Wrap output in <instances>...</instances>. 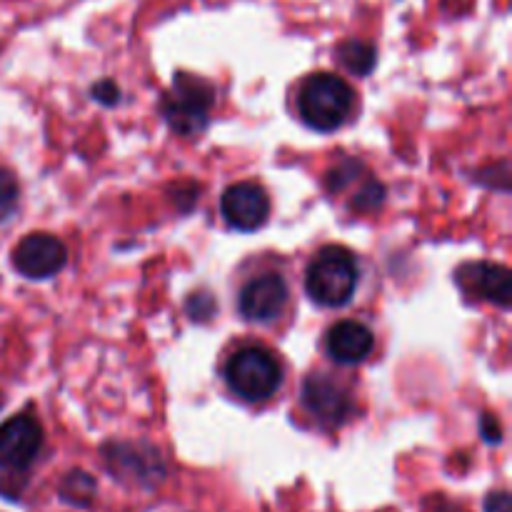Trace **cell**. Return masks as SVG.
Wrapping results in <instances>:
<instances>
[{
	"label": "cell",
	"instance_id": "6da1fadb",
	"mask_svg": "<svg viewBox=\"0 0 512 512\" xmlns=\"http://www.w3.org/2000/svg\"><path fill=\"white\" fill-rule=\"evenodd\" d=\"M360 270L353 253L340 245L323 248L305 275V293L323 308H343L353 300Z\"/></svg>",
	"mask_w": 512,
	"mask_h": 512
},
{
	"label": "cell",
	"instance_id": "7a4b0ae2",
	"mask_svg": "<svg viewBox=\"0 0 512 512\" xmlns=\"http://www.w3.org/2000/svg\"><path fill=\"white\" fill-rule=\"evenodd\" d=\"M355 93L340 75L318 73L308 78L298 95V110L305 125H310L318 133H333L353 110Z\"/></svg>",
	"mask_w": 512,
	"mask_h": 512
},
{
	"label": "cell",
	"instance_id": "3957f363",
	"mask_svg": "<svg viewBox=\"0 0 512 512\" xmlns=\"http://www.w3.org/2000/svg\"><path fill=\"white\" fill-rule=\"evenodd\" d=\"M213 88L198 75L178 73L163 100V115L170 128L183 138H195L208 128L213 108Z\"/></svg>",
	"mask_w": 512,
	"mask_h": 512
},
{
	"label": "cell",
	"instance_id": "277c9868",
	"mask_svg": "<svg viewBox=\"0 0 512 512\" xmlns=\"http://www.w3.org/2000/svg\"><path fill=\"white\" fill-rule=\"evenodd\" d=\"M228 388L245 403H263L280 388L283 370L265 348H245L230 358L225 368Z\"/></svg>",
	"mask_w": 512,
	"mask_h": 512
},
{
	"label": "cell",
	"instance_id": "5b68a950",
	"mask_svg": "<svg viewBox=\"0 0 512 512\" xmlns=\"http://www.w3.org/2000/svg\"><path fill=\"white\" fill-rule=\"evenodd\" d=\"M68 263V250L63 240L50 233L25 235L13 250V265L20 275L30 280H45L58 275Z\"/></svg>",
	"mask_w": 512,
	"mask_h": 512
},
{
	"label": "cell",
	"instance_id": "8992f818",
	"mask_svg": "<svg viewBox=\"0 0 512 512\" xmlns=\"http://www.w3.org/2000/svg\"><path fill=\"white\" fill-rule=\"evenodd\" d=\"M220 210L230 228L240 230V233H253L268 223L270 200L260 185L235 183L223 193Z\"/></svg>",
	"mask_w": 512,
	"mask_h": 512
},
{
	"label": "cell",
	"instance_id": "52a82bcc",
	"mask_svg": "<svg viewBox=\"0 0 512 512\" xmlns=\"http://www.w3.org/2000/svg\"><path fill=\"white\" fill-rule=\"evenodd\" d=\"M285 305H288V283L278 273L258 275L240 290L238 308L243 318L253 323H270L283 313Z\"/></svg>",
	"mask_w": 512,
	"mask_h": 512
},
{
	"label": "cell",
	"instance_id": "ba28073f",
	"mask_svg": "<svg viewBox=\"0 0 512 512\" xmlns=\"http://www.w3.org/2000/svg\"><path fill=\"white\" fill-rule=\"evenodd\" d=\"M43 430L33 415H15L0 425V468L23 470L40 453Z\"/></svg>",
	"mask_w": 512,
	"mask_h": 512
},
{
	"label": "cell",
	"instance_id": "9c48e42d",
	"mask_svg": "<svg viewBox=\"0 0 512 512\" xmlns=\"http://www.w3.org/2000/svg\"><path fill=\"white\" fill-rule=\"evenodd\" d=\"M460 288L475 300H488V303L510 308L512 298V278L510 270L498 263H470L458 270Z\"/></svg>",
	"mask_w": 512,
	"mask_h": 512
},
{
	"label": "cell",
	"instance_id": "30bf717a",
	"mask_svg": "<svg viewBox=\"0 0 512 512\" xmlns=\"http://www.w3.org/2000/svg\"><path fill=\"white\" fill-rule=\"evenodd\" d=\"M373 348V330L358 320H340L328 330V338H325V350L340 365L363 363L373 353Z\"/></svg>",
	"mask_w": 512,
	"mask_h": 512
},
{
	"label": "cell",
	"instance_id": "8fae6325",
	"mask_svg": "<svg viewBox=\"0 0 512 512\" xmlns=\"http://www.w3.org/2000/svg\"><path fill=\"white\" fill-rule=\"evenodd\" d=\"M303 403L325 425H340L350 413V400L338 383L325 375H310L303 385Z\"/></svg>",
	"mask_w": 512,
	"mask_h": 512
},
{
	"label": "cell",
	"instance_id": "7c38bea8",
	"mask_svg": "<svg viewBox=\"0 0 512 512\" xmlns=\"http://www.w3.org/2000/svg\"><path fill=\"white\" fill-rule=\"evenodd\" d=\"M338 58L355 75H368L375 68V48L363 40H345L338 48Z\"/></svg>",
	"mask_w": 512,
	"mask_h": 512
},
{
	"label": "cell",
	"instance_id": "4fadbf2b",
	"mask_svg": "<svg viewBox=\"0 0 512 512\" xmlns=\"http://www.w3.org/2000/svg\"><path fill=\"white\" fill-rule=\"evenodd\" d=\"M93 495H95V480L90 478V475L75 470V473H70L68 478H65L63 498L68 500V503H75L80 505V508H85Z\"/></svg>",
	"mask_w": 512,
	"mask_h": 512
},
{
	"label": "cell",
	"instance_id": "5bb4252c",
	"mask_svg": "<svg viewBox=\"0 0 512 512\" xmlns=\"http://www.w3.org/2000/svg\"><path fill=\"white\" fill-rule=\"evenodd\" d=\"M18 198H20V188L15 175L8 173V170H0V223H5V220L15 213V208H18Z\"/></svg>",
	"mask_w": 512,
	"mask_h": 512
},
{
	"label": "cell",
	"instance_id": "9a60e30c",
	"mask_svg": "<svg viewBox=\"0 0 512 512\" xmlns=\"http://www.w3.org/2000/svg\"><path fill=\"white\" fill-rule=\"evenodd\" d=\"M188 313H190V318L205 320V318H210V315L215 313V303L205 293L193 295V298H190V303H188Z\"/></svg>",
	"mask_w": 512,
	"mask_h": 512
},
{
	"label": "cell",
	"instance_id": "2e32d148",
	"mask_svg": "<svg viewBox=\"0 0 512 512\" xmlns=\"http://www.w3.org/2000/svg\"><path fill=\"white\" fill-rule=\"evenodd\" d=\"M90 93H93L95 100H100V103H105V105L118 103V85H115L113 80H100V83L93 85V90H90Z\"/></svg>",
	"mask_w": 512,
	"mask_h": 512
},
{
	"label": "cell",
	"instance_id": "e0dca14e",
	"mask_svg": "<svg viewBox=\"0 0 512 512\" xmlns=\"http://www.w3.org/2000/svg\"><path fill=\"white\" fill-rule=\"evenodd\" d=\"M485 512H512V500L505 490H498V493H490L485 498Z\"/></svg>",
	"mask_w": 512,
	"mask_h": 512
},
{
	"label": "cell",
	"instance_id": "ac0fdd59",
	"mask_svg": "<svg viewBox=\"0 0 512 512\" xmlns=\"http://www.w3.org/2000/svg\"><path fill=\"white\" fill-rule=\"evenodd\" d=\"M483 438L488 443H500L503 440V430H500V423L495 415H485L483 418Z\"/></svg>",
	"mask_w": 512,
	"mask_h": 512
},
{
	"label": "cell",
	"instance_id": "d6986e66",
	"mask_svg": "<svg viewBox=\"0 0 512 512\" xmlns=\"http://www.w3.org/2000/svg\"><path fill=\"white\" fill-rule=\"evenodd\" d=\"M0 408H3V398H0Z\"/></svg>",
	"mask_w": 512,
	"mask_h": 512
}]
</instances>
